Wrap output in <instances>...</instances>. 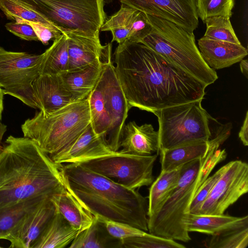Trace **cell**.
Segmentation results:
<instances>
[{"instance_id": "cell-30", "label": "cell", "mask_w": 248, "mask_h": 248, "mask_svg": "<svg viewBox=\"0 0 248 248\" xmlns=\"http://www.w3.org/2000/svg\"><path fill=\"white\" fill-rule=\"evenodd\" d=\"M44 199L27 201L0 210V239L6 240L25 214Z\"/></svg>"}, {"instance_id": "cell-23", "label": "cell", "mask_w": 248, "mask_h": 248, "mask_svg": "<svg viewBox=\"0 0 248 248\" xmlns=\"http://www.w3.org/2000/svg\"><path fill=\"white\" fill-rule=\"evenodd\" d=\"M80 232L79 230L73 227L56 208L53 216L32 248L68 247Z\"/></svg>"}, {"instance_id": "cell-40", "label": "cell", "mask_w": 248, "mask_h": 248, "mask_svg": "<svg viewBox=\"0 0 248 248\" xmlns=\"http://www.w3.org/2000/svg\"><path fill=\"white\" fill-rule=\"evenodd\" d=\"M238 137L244 146L248 145V111H247L243 124L238 133Z\"/></svg>"}, {"instance_id": "cell-17", "label": "cell", "mask_w": 248, "mask_h": 248, "mask_svg": "<svg viewBox=\"0 0 248 248\" xmlns=\"http://www.w3.org/2000/svg\"><path fill=\"white\" fill-rule=\"evenodd\" d=\"M120 152L140 155H158L159 134L151 124L138 125L135 121L124 124L120 142Z\"/></svg>"}, {"instance_id": "cell-9", "label": "cell", "mask_w": 248, "mask_h": 248, "mask_svg": "<svg viewBox=\"0 0 248 248\" xmlns=\"http://www.w3.org/2000/svg\"><path fill=\"white\" fill-rule=\"evenodd\" d=\"M157 154L140 155L113 151L78 162L83 167L132 189L149 186Z\"/></svg>"}, {"instance_id": "cell-44", "label": "cell", "mask_w": 248, "mask_h": 248, "mask_svg": "<svg viewBox=\"0 0 248 248\" xmlns=\"http://www.w3.org/2000/svg\"><path fill=\"white\" fill-rule=\"evenodd\" d=\"M113 0H103L105 4H108L111 2Z\"/></svg>"}, {"instance_id": "cell-13", "label": "cell", "mask_w": 248, "mask_h": 248, "mask_svg": "<svg viewBox=\"0 0 248 248\" xmlns=\"http://www.w3.org/2000/svg\"><path fill=\"white\" fill-rule=\"evenodd\" d=\"M144 14L174 23L189 31L198 27L196 0H120Z\"/></svg>"}, {"instance_id": "cell-10", "label": "cell", "mask_w": 248, "mask_h": 248, "mask_svg": "<svg viewBox=\"0 0 248 248\" xmlns=\"http://www.w3.org/2000/svg\"><path fill=\"white\" fill-rule=\"evenodd\" d=\"M44 53L40 55L5 50L0 46V87L4 94L38 108L32 84L40 75Z\"/></svg>"}, {"instance_id": "cell-5", "label": "cell", "mask_w": 248, "mask_h": 248, "mask_svg": "<svg viewBox=\"0 0 248 248\" xmlns=\"http://www.w3.org/2000/svg\"><path fill=\"white\" fill-rule=\"evenodd\" d=\"M146 16L151 29L140 43L206 86L217 79L216 71L203 59L193 32H189L168 20Z\"/></svg>"}, {"instance_id": "cell-26", "label": "cell", "mask_w": 248, "mask_h": 248, "mask_svg": "<svg viewBox=\"0 0 248 248\" xmlns=\"http://www.w3.org/2000/svg\"><path fill=\"white\" fill-rule=\"evenodd\" d=\"M181 167L182 166L171 170L161 171L151 184L148 200V218L155 216L160 210L176 186L181 175Z\"/></svg>"}, {"instance_id": "cell-12", "label": "cell", "mask_w": 248, "mask_h": 248, "mask_svg": "<svg viewBox=\"0 0 248 248\" xmlns=\"http://www.w3.org/2000/svg\"><path fill=\"white\" fill-rule=\"evenodd\" d=\"M248 191V165L241 160L231 161L213 187L197 215H218L224 213Z\"/></svg>"}, {"instance_id": "cell-21", "label": "cell", "mask_w": 248, "mask_h": 248, "mask_svg": "<svg viewBox=\"0 0 248 248\" xmlns=\"http://www.w3.org/2000/svg\"><path fill=\"white\" fill-rule=\"evenodd\" d=\"M63 34L67 38L69 56L67 71L77 70L103 57L105 46L101 45L100 38L72 33Z\"/></svg>"}, {"instance_id": "cell-34", "label": "cell", "mask_w": 248, "mask_h": 248, "mask_svg": "<svg viewBox=\"0 0 248 248\" xmlns=\"http://www.w3.org/2000/svg\"><path fill=\"white\" fill-rule=\"evenodd\" d=\"M123 248H185L175 240L146 232L140 236L121 240Z\"/></svg>"}, {"instance_id": "cell-18", "label": "cell", "mask_w": 248, "mask_h": 248, "mask_svg": "<svg viewBox=\"0 0 248 248\" xmlns=\"http://www.w3.org/2000/svg\"><path fill=\"white\" fill-rule=\"evenodd\" d=\"M39 109L49 113L73 102L59 74H40L32 84Z\"/></svg>"}, {"instance_id": "cell-36", "label": "cell", "mask_w": 248, "mask_h": 248, "mask_svg": "<svg viewBox=\"0 0 248 248\" xmlns=\"http://www.w3.org/2000/svg\"><path fill=\"white\" fill-rule=\"evenodd\" d=\"M94 216L104 225L110 235L120 240L142 235L146 232L126 223L107 219L98 216Z\"/></svg>"}, {"instance_id": "cell-8", "label": "cell", "mask_w": 248, "mask_h": 248, "mask_svg": "<svg viewBox=\"0 0 248 248\" xmlns=\"http://www.w3.org/2000/svg\"><path fill=\"white\" fill-rule=\"evenodd\" d=\"M202 99L155 111L158 119L160 150L199 141H208L217 131L211 128L214 119L202 106Z\"/></svg>"}, {"instance_id": "cell-38", "label": "cell", "mask_w": 248, "mask_h": 248, "mask_svg": "<svg viewBox=\"0 0 248 248\" xmlns=\"http://www.w3.org/2000/svg\"><path fill=\"white\" fill-rule=\"evenodd\" d=\"M6 30L19 38L27 41H39L32 27L27 22H9L5 25Z\"/></svg>"}, {"instance_id": "cell-25", "label": "cell", "mask_w": 248, "mask_h": 248, "mask_svg": "<svg viewBox=\"0 0 248 248\" xmlns=\"http://www.w3.org/2000/svg\"><path fill=\"white\" fill-rule=\"evenodd\" d=\"M210 140L189 143L159 151L161 171L176 169L193 160L203 157L209 150Z\"/></svg>"}, {"instance_id": "cell-37", "label": "cell", "mask_w": 248, "mask_h": 248, "mask_svg": "<svg viewBox=\"0 0 248 248\" xmlns=\"http://www.w3.org/2000/svg\"><path fill=\"white\" fill-rule=\"evenodd\" d=\"M225 170V165L219 168L213 175L209 176L202 184L201 188L192 200L189 213L197 215L201 206L208 197L213 187L220 177Z\"/></svg>"}, {"instance_id": "cell-33", "label": "cell", "mask_w": 248, "mask_h": 248, "mask_svg": "<svg viewBox=\"0 0 248 248\" xmlns=\"http://www.w3.org/2000/svg\"><path fill=\"white\" fill-rule=\"evenodd\" d=\"M230 18L218 16L207 18L204 23L206 29L203 36L241 44L231 23Z\"/></svg>"}, {"instance_id": "cell-20", "label": "cell", "mask_w": 248, "mask_h": 248, "mask_svg": "<svg viewBox=\"0 0 248 248\" xmlns=\"http://www.w3.org/2000/svg\"><path fill=\"white\" fill-rule=\"evenodd\" d=\"M102 57L77 70L59 74L73 102L86 99L94 88L103 69Z\"/></svg>"}, {"instance_id": "cell-31", "label": "cell", "mask_w": 248, "mask_h": 248, "mask_svg": "<svg viewBox=\"0 0 248 248\" xmlns=\"http://www.w3.org/2000/svg\"><path fill=\"white\" fill-rule=\"evenodd\" d=\"M0 9L9 20L17 22L38 23L57 29L39 14L11 0H0Z\"/></svg>"}, {"instance_id": "cell-19", "label": "cell", "mask_w": 248, "mask_h": 248, "mask_svg": "<svg viewBox=\"0 0 248 248\" xmlns=\"http://www.w3.org/2000/svg\"><path fill=\"white\" fill-rule=\"evenodd\" d=\"M199 49L206 64L214 70L231 66L240 62L248 55L247 49L241 44L209 38L198 40Z\"/></svg>"}, {"instance_id": "cell-11", "label": "cell", "mask_w": 248, "mask_h": 248, "mask_svg": "<svg viewBox=\"0 0 248 248\" xmlns=\"http://www.w3.org/2000/svg\"><path fill=\"white\" fill-rule=\"evenodd\" d=\"M112 43L105 45L102 57L103 69L99 78L111 126L106 141L113 151L120 148L123 128L131 108L116 75L111 58Z\"/></svg>"}, {"instance_id": "cell-1", "label": "cell", "mask_w": 248, "mask_h": 248, "mask_svg": "<svg viewBox=\"0 0 248 248\" xmlns=\"http://www.w3.org/2000/svg\"><path fill=\"white\" fill-rule=\"evenodd\" d=\"M116 76L130 108L153 113L204 98L206 86L141 43L118 44Z\"/></svg>"}, {"instance_id": "cell-41", "label": "cell", "mask_w": 248, "mask_h": 248, "mask_svg": "<svg viewBox=\"0 0 248 248\" xmlns=\"http://www.w3.org/2000/svg\"><path fill=\"white\" fill-rule=\"evenodd\" d=\"M240 63V70L243 75L248 78V61L247 59H242Z\"/></svg>"}, {"instance_id": "cell-39", "label": "cell", "mask_w": 248, "mask_h": 248, "mask_svg": "<svg viewBox=\"0 0 248 248\" xmlns=\"http://www.w3.org/2000/svg\"><path fill=\"white\" fill-rule=\"evenodd\" d=\"M29 24L32 27L38 37V40L44 45H47L50 40H54L62 34L60 31L54 28L38 23Z\"/></svg>"}, {"instance_id": "cell-42", "label": "cell", "mask_w": 248, "mask_h": 248, "mask_svg": "<svg viewBox=\"0 0 248 248\" xmlns=\"http://www.w3.org/2000/svg\"><path fill=\"white\" fill-rule=\"evenodd\" d=\"M3 90L0 87V120L1 119L2 112L3 110Z\"/></svg>"}, {"instance_id": "cell-29", "label": "cell", "mask_w": 248, "mask_h": 248, "mask_svg": "<svg viewBox=\"0 0 248 248\" xmlns=\"http://www.w3.org/2000/svg\"><path fill=\"white\" fill-rule=\"evenodd\" d=\"M88 98L89 102L91 126L94 132L106 139L111 126L104 93L98 79Z\"/></svg>"}, {"instance_id": "cell-35", "label": "cell", "mask_w": 248, "mask_h": 248, "mask_svg": "<svg viewBox=\"0 0 248 248\" xmlns=\"http://www.w3.org/2000/svg\"><path fill=\"white\" fill-rule=\"evenodd\" d=\"M235 0H196L199 18L203 22L208 17L224 16L230 18Z\"/></svg>"}, {"instance_id": "cell-2", "label": "cell", "mask_w": 248, "mask_h": 248, "mask_svg": "<svg viewBox=\"0 0 248 248\" xmlns=\"http://www.w3.org/2000/svg\"><path fill=\"white\" fill-rule=\"evenodd\" d=\"M5 142L0 154V210L66 189L59 165L34 141L11 135Z\"/></svg>"}, {"instance_id": "cell-32", "label": "cell", "mask_w": 248, "mask_h": 248, "mask_svg": "<svg viewBox=\"0 0 248 248\" xmlns=\"http://www.w3.org/2000/svg\"><path fill=\"white\" fill-rule=\"evenodd\" d=\"M205 243L209 248H246L248 245V227L227 231L211 235Z\"/></svg>"}, {"instance_id": "cell-4", "label": "cell", "mask_w": 248, "mask_h": 248, "mask_svg": "<svg viewBox=\"0 0 248 248\" xmlns=\"http://www.w3.org/2000/svg\"><path fill=\"white\" fill-rule=\"evenodd\" d=\"M226 140L223 135L211 139V146L205 156L182 166L176 186L160 210L148 218L149 233L183 242L191 240L185 224L190 204L214 168L225 159V149L219 147Z\"/></svg>"}, {"instance_id": "cell-6", "label": "cell", "mask_w": 248, "mask_h": 248, "mask_svg": "<svg viewBox=\"0 0 248 248\" xmlns=\"http://www.w3.org/2000/svg\"><path fill=\"white\" fill-rule=\"evenodd\" d=\"M91 124L87 97L49 113L40 110L25 121L21 130L24 137L34 141L50 157L68 147Z\"/></svg>"}, {"instance_id": "cell-14", "label": "cell", "mask_w": 248, "mask_h": 248, "mask_svg": "<svg viewBox=\"0 0 248 248\" xmlns=\"http://www.w3.org/2000/svg\"><path fill=\"white\" fill-rule=\"evenodd\" d=\"M151 29L145 14L121 4L120 9L106 20L100 31H110L111 43L115 41L121 44L126 41L139 43Z\"/></svg>"}, {"instance_id": "cell-7", "label": "cell", "mask_w": 248, "mask_h": 248, "mask_svg": "<svg viewBox=\"0 0 248 248\" xmlns=\"http://www.w3.org/2000/svg\"><path fill=\"white\" fill-rule=\"evenodd\" d=\"M31 10L62 33L99 38L106 20L103 0H10Z\"/></svg>"}, {"instance_id": "cell-22", "label": "cell", "mask_w": 248, "mask_h": 248, "mask_svg": "<svg viewBox=\"0 0 248 248\" xmlns=\"http://www.w3.org/2000/svg\"><path fill=\"white\" fill-rule=\"evenodd\" d=\"M188 232L213 235L232 229L248 227L247 215L237 217L228 215H205L188 214L185 220Z\"/></svg>"}, {"instance_id": "cell-15", "label": "cell", "mask_w": 248, "mask_h": 248, "mask_svg": "<svg viewBox=\"0 0 248 248\" xmlns=\"http://www.w3.org/2000/svg\"><path fill=\"white\" fill-rule=\"evenodd\" d=\"M55 206L48 197L28 211L6 240L9 248H32L55 212Z\"/></svg>"}, {"instance_id": "cell-16", "label": "cell", "mask_w": 248, "mask_h": 248, "mask_svg": "<svg viewBox=\"0 0 248 248\" xmlns=\"http://www.w3.org/2000/svg\"><path fill=\"white\" fill-rule=\"evenodd\" d=\"M112 152L105 137L97 135L91 124L71 145L50 158L54 163L60 165L78 162Z\"/></svg>"}, {"instance_id": "cell-3", "label": "cell", "mask_w": 248, "mask_h": 248, "mask_svg": "<svg viewBox=\"0 0 248 248\" xmlns=\"http://www.w3.org/2000/svg\"><path fill=\"white\" fill-rule=\"evenodd\" d=\"M65 188L93 216L148 232L147 199L76 163L59 165Z\"/></svg>"}, {"instance_id": "cell-45", "label": "cell", "mask_w": 248, "mask_h": 248, "mask_svg": "<svg viewBox=\"0 0 248 248\" xmlns=\"http://www.w3.org/2000/svg\"><path fill=\"white\" fill-rule=\"evenodd\" d=\"M2 149H3V147H0V153H1V151H2Z\"/></svg>"}, {"instance_id": "cell-43", "label": "cell", "mask_w": 248, "mask_h": 248, "mask_svg": "<svg viewBox=\"0 0 248 248\" xmlns=\"http://www.w3.org/2000/svg\"><path fill=\"white\" fill-rule=\"evenodd\" d=\"M6 130V125L3 124L0 122V147H1L0 145V142L2 138V137Z\"/></svg>"}, {"instance_id": "cell-46", "label": "cell", "mask_w": 248, "mask_h": 248, "mask_svg": "<svg viewBox=\"0 0 248 248\" xmlns=\"http://www.w3.org/2000/svg\"></svg>"}, {"instance_id": "cell-27", "label": "cell", "mask_w": 248, "mask_h": 248, "mask_svg": "<svg viewBox=\"0 0 248 248\" xmlns=\"http://www.w3.org/2000/svg\"><path fill=\"white\" fill-rule=\"evenodd\" d=\"M69 248H123L122 241L110 235L104 225L94 216L92 224L79 232Z\"/></svg>"}, {"instance_id": "cell-24", "label": "cell", "mask_w": 248, "mask_h": 248, "mask_svg": "<svg viewBox=\"0 0 248 248\" xmlns=\"http://www.w3.org/2000/svg\"><path fill=\"white\" fill-rule=\"evenodd\" d=\"M51 200L59 213L80 232L92 224L94 216L66 188L52 196Z\"/></svg>"}, {"instance_id": "cell-28", "label": "cell", "mask_w": 248, "mask_h": 248, "mask_svg": "<svg viewBox=\"0 0 248 248\" xmlns=\"http://www.w3.org/2000/svg\"><path fill=\"white\" fill-rule=\"evenodd\" d=\"M40 74H61L68 70L67 38L62 34L53 40L52 45L44 52Z\"/></svg>"}]
</instances>
